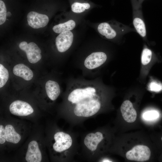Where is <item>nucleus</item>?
Returning <instances> with one entry per match:
<instances>
[{
    "label": "nucleus",
    "mask_w": 162,
    "mask_h": 162,
    "mask_svg": "<svg viewBox=\"0 0 162 162\" xmlns=\"http://www.w3.org/2000/svg\"><path fill=\"white\" fill-rule=\"evenodd\" d=\"M13 72L15 75L27 81L32 79L33 76L32 71L28 67L22 64L15 66L13 69Z\"/></svg>",
    "instance_id": "nucleus-12"
},
{
    "label": "nucleus",
    "mask_w": 162,
    "mask_h": 162,
    "mask_svg": "<svg viewBox=\"0 0 162 162\" xmlns=\"http://www.w3.org/2000/svg\"><path fill=\"white\" fill-rule=\"evenodd\" d=\"M45 88L47 94L52 100L57 99L60 93V88L58 84L52 80L47 81L45 85Z\"/></svg>",
    "instance_id": "nucleus-13"
},
{
    "label": "nucleus",
    "mask_w": 162,
    "mask_h": 162,
    "mask_svg": "<svg viewBox=\"0 0 162 162\" xmlns=\"http://www.w3.org/2000/svg\"><path fill=\"white\" fill-rule=\"evenodd\" d=\"M103 139V135L101 132L91 133L86 136L84 142L88 149L91 151H94L96 149L98 144Z\"/></svg>",
    "instance_id": "nucleus-11"
},
{
    "label": "nucleus",
    "mask_w": 162,
    "mask_h": 162,
    "mask_svg": "<svg viewBox=\"0 0 162 162\" xmlns=\"http://www.w3.org/2000/svg\"><path fill=\"white\" fill-rule=\"evenodd\" d=\"M107 58L106 55L103 52H93L85 58L83 66L85 69L88 70H96L105 63Z\"/></svg>",
    "instance_id": "nucleus-3"
},
{
    "label": "nucleus",
    "mask_w": 162,
    "mask_h": 162,
    "mask_svg": "<svg viewBox=\"0 0 162 162\" xmlns=\"http://www.w3.org/2000/svg\"><path fill=\"white\" fill-rule=\"evenodd\" d=\"M55 142L53 148L58 152H61L69 148L71 146L72 140L70 136L62 132L56 133L54 135Z\"/></svg>",
    "instance_id": "nucleus-5"
},
{
    "label": "nucleus",
    "mask_w": 162,
    "mask_h": 162,
    "mask_svg": "<svg viewBox=\"0 0 162 162\" xmlns=\"http://www.w3.org/2000/svg\"><path fill=\"white\" fill-rule=\"evenodd\" d=\"M159 116L158 112L155 110L148 111L145 112L143 114V117L147 120L155 119L158 118Z\"/></svg>",
    "instance_id": "nucleus-22"
},
{
    "label": "nucleus",
    "mask_w": 162,
    "mask_h": 162,
    "mask_svg": "<svg viewBox=\"0 0 162 162\" xmlns=\"http://www.w3.org/2000/svg\"><path fill=\"white\" fill-rule=\"evenodd\" d=\"M11 14L10 12H8L7 13V16H11Z\"/></svg>",
    "instance_id": "nucleus-25"
},
{
    "label": "nucleus",
    "mask_w": 162,
    "mask_h": 162,
    "mask_svg": "<svg viewBox=\"0 0 162 162\" xmlns=\"http://www.w3.org/2000/svg\"><path fill=\"white\" fill-rule=\"evenodd\" d=\"M120 110L124 120L128 123L134 122L137 117V113L132 103L129 100L124 101L122 104Z\"/></svg>",
    "instance_id": "nucleus-9"
},
{
    "label": "nucleus",
    "mask_w": 162,
    "mask_h": 162,
    "mask_svg": "<svg viewBox=\"0 0 162 162\" xmlns=\"http://www.w3.org/2000/svg\"><path fill=\"white\" fill-rule=\"evenodd\" d=\"M75 21L70 20L64 23H60L54 26L52 28L53 31L57 33H61L66 31H70L74 29L75 26Z\"/></svg>",
    "instance_id": "nucleus-16"
},
{
    "label": "nucleus",
    "mask_w": 162,
    "mask_h": 162,
    "mask_svg": "<svg viewBox=\"0 0 162 162\" xmlns=\"http://www.w3.org/2000/svg\"><path fill=\"white\" fill-rule=\"evenodd\" d=\"M6 134L5 129L2 125H0V143H4L6 140Z\"/></svg>",
    "instance_id": "nucleus-24"
},
{
    "label": "nucleus",
    "mask_w": 162,
    "mask_h": 162,
    "mask_svg": "<svg viewBox=\"0 0 162 162\" xmlns=\"http://www.w3.org/2000/svg\"><path fill=\"white\" fill-rule=\"evenodd\" d=\"M133 24L138 33L142 37L146 34L145 25L143 20L139 17H136L133 21Z\"/></svg>",
    "instance_id": "nucleus-17"
},
{
    "label": "nucleus",
    "mask_w": 162,
    "mask_h": 162,
    "mask_svg": "<svg viewBox=\"0 0 162 162\" xmlns=\"http://www.w3.org/2000/svg\"><path fill=\"white\" fill-rule=\"evenodd\" d=\"M149 88L151 91L158 92L162 89V86L160 84L158 83L152 82L150 84Z\"/></svg>",
    "instance_id": "nucleus-23"
},
{
    "label": "nucleus",
    "mask_w": 162,
    "mask_h": 162,
    "mask_svg": "<svg viewBox=\"0 0 162 162\" xmlns=\"http://www.w3.org/2000/svg\"><path fill=\"white\" fill-rule=\"evenodd\" d=\"M9 110L13 114L20 116H25L32 113L34 110L28 103L20 100L12 102L9 107Z\"/></svg>",
    "instance_id": "nucleus-7"
},
{
    "label": "nucleus",
    "mask_w": 162,
    "mask_h": 162,
    "mask_svg": "<svg viewBox=\"0 0 162 162\" xmlns=\"http://www.w3.org/2000/svg\"><path fill=\"white\" fill-rule=\"evenodd\" d=\"M73 37V33L70 31L60 33L56 39V44L58 52H63L67 51L72 44Z\"/></svg>",
    "instance_id": "nucleus-6"
},
{
    "label": "nucleus",
    "mask_w": 162,
    "mask_h": 162,
    "mask_svg": "<svg viewBox=\"0 0 162 162\" xmlns=\"http://www.w3.org/2000/svg\"><path fill=\"white\" fill-rule=\"evenodd\" d=\"M152 56V52L151 50L147 48H144L142 52L141 61L142 64L144 65L148 64L150 62Z\"/></svg>",
    "instance_id": "nucleus-20"
},
{
    "label": "nucleus",
    "mask_w": 162,
    "mask_h": 162,
    "mask_svg": "<svg viewBox=\"0 0 162 162\" xmlns=\"http://www.w3.org/2000/svg\"><path fill=\"white\" fill-rule=\"evenodd\" d=\"M98 30L100 34L108 39H113L116 35L115 31L106 22L100 23L98 26Z\"/></svg>",
    "instance_id": "nucleus-14"
},
{
    "label": "nucleus",
    "mask_w": 162,
    "mask_h": 162,
    "mask_svg": "<svg viewBox=\"0 0 162 162\" xmlns=\"http://www.w3.org/2000/svg\"><path fill=\"white\" fill-rule=\"evenodd\" d=\"M161 140L162 141V136L161 138Z\"/></svg>",
    "instance_id": "nucleus-26"
},
{
    "label": "nucleus",
    "mask_w": 162,
    "mask_h": 162,
    "mask_svg": "<svg viewBox=\"0 0 162 162\" xmlns=\"http://www.w3.org/2000/svg\"><path fill=\"white\" fill-rule=\"evenodd\" d=\"M9 78V73L7 69L1 64H0V88L3 87L6 83Z\"/></svg>",
    "instance_id": "nucleus-19"
},
{
    "label": "nucleus",
    "mask_w": 162,
    "mask_h": 162,
    "mask_svg": "<svg viewBox=\"0 0 162 162\" xmlns=\"http://www.w3.org/2000/svg\"><path fill=\"white\" fill-rule=\"evenodd\" d=\"M88 95L81 98L74 105V112L78 116L87 117L98 112L100 110L101 103L100 96Z\"/></svg>",
    "instance_id": "nucleus-1"
},
{
    "label": "nucleus",
    "mask_w": 162,
    "mask_h": 162,
    "mask_svg": "<svg viewBox=\"0 0 162 162\" xmlns=\"http://www.w3.org/2000/svg\"><path fill=\"white\" fill-rule=\"evenodd\" d=\"M90 7V5L88 3L75 2L72 4L71 8L74 12L81 13L84 12L86 9L89 8Z\"/></svg>",
    "instance_id": "nucleus-18"
},
{
    "label": "nucleus",
    "mask_w": 162,
    "mask_h": 162,
    "mask_svg": "<svg viewBox=\"0 0 162 162\" xmlns=\"http://www.w3.org/2000/svg\"><path fill=\"white\" fill-rule=\"evenodd\" d=\"M25 158L28 162H40L41 161V153L36 141L33 140L29 143Z\"/></svg>",
    "instance_id": "nucleus-10"
},
{
    "label": "nucleus",
    "mask_w": 162,
    "mask_h": 162,
    "mask_svg": "<svg viewBox=\"0 0 162 162\" xmlns=\"http://www.w3.org/2000/svg\"><path fill=\"white\" fill-rule=\"evenodd\" d=\"M151 154V151L147 146L138 145L128 151L125 156L126 158L129 160L145 162L149 159Z\"/></svg>",
    "instance_id": "nucleus-2"
},
{
    "label": "nucleus",
    "mask_w": 162,
    "mask_h": 162,
    "mask_svg": "<svg viewBox=\"0 0 162 162\" xmlns=\"http://www.w3.org/2000/svg\"><path fill=\"white\" fill-rule=\"evenodd\" d=\"M5 129L6 141L15 144L19 142L21 138V136L15 131L13 126L7 125Z\"/></svg>",
    "instance_id": "nucleus-15"
},
{
    "label": "nucleus",
    "mask_w": 162,
    "mask_h": 162,
    "mask_svg": "<svg viewBox=\"0 0 162 162\" xmlns=\"http://www.w3.org/2000/svg\"><path fill=\"white\" fill-rule=\"evenodd\" d=\"M27 19L29 25L35 29L45 27L49 21L47 15L33 11L28 14Z\"/></svg>",
    "instance_id": "nucleus-8"
},
{
    "label": "nucleus",
    "mask_w": 162,
    "mask_h": 162,
    "mask_svg": "<svg viewBox=\"0 0 162 162\" xmlns=\"http://www.w3.org/2000/svg\"><path fill=\"white\" fill-rule=\"evenodd\" d=\"M19 47L21 50L25 52L28 61L31 63L37 62L41 58V50L34 42L28 44L26 41H22L20 44Z\"/></svg>",
    "instance_id": "nucleus-4"
},
{
    "label": "nucleus",
    "mask_w": 162,
    "mask_h": 162,
    "mask_svg": "<svg viewBox=\"0 0 162 162\" xmlns=\"http://www.w3.org/2000/svg\"><path fill=\"white\" fill-rule=\"evenodd\" d=\"M6 8L4 2L0 0V25L3 24L6 19Z\"/></svg>",
    "instance_id": "nucleus-21"
}]
</instances>
